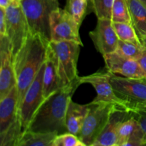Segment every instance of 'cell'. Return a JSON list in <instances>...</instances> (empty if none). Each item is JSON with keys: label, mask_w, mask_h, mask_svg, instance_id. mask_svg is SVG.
I'll use <instances>...</instances> for the list:
<instances>
[{"label": "cell", "mask_w": 146, "mask_h": 146, "mask_svg": "<svg viewBox=\"0 0 146 146\" xmlns=\"http://www.w3.org/2000/svg\"><path fill=\"white\" fill-rule=\"evenodd\" d=\"M80 85L78 76L74 81L46 98L25 131L38 133H56L58 135L68 133L66 126L67 109Z\"/></svg>", "instance_id": "cell-1"}, {"label": "cell", "mask_w": 146, "mask_h": 146, "mask_svg": "<svg viewBox=\"0 0 146 146\" xmlns=\"http://www.w3.org/2000/svg\"><path fill=\"white\" fill-rule=\"evenodd\" d=\"M49 42L37 34H31L13 57L16 86L19 107L24 94L45 62Z\"/></svg>", "instance_id": "cell-2"}, {"label": "cell", "mask_w": 146, "mask_h": 146, "mask_svg": "<svg viewBox=\"0 0 146 146\" xmlns=\"http://www.w3.org/2000/svg\"><path fill=\"white\" fill-rule=\"evenodd\" d=\"M81 46L83 45L76 41L49 42V47L55 58L61 87L68 85L78 76L77 64Z\"/></svg>", "instance_id": "cell-3"}, {"label": "cell", "mask_w": 146, "mask_h": 146, "mask_svg": "<svg viewBox=\"0 0 146 146\" xmlns=\"http://www.w3.org/2000/svg\"><path fill=\"white\" fill-rule=\"evenodd\" d=\"M21 4L30 34L41 36L50 42V16L59 8L58 0H21Z\"/></svg>", "instance_id": "cell-4"}, {"label": "cell", "mask_w": 146, "mask_h": 146, "mask_svg": "<svg viewBox=\"0 0 146 146\" xmlns=\"http://www.w3.org/2000/svg\"><path fill=\"white\" fill-rule=\"evenodd\" d=\"M89 104V111L86 117L78 138L86 145L91 146L105 128L111 114L115 110L121 108L105 103L91 101Z\"/></svg>", "instance_id": "cell-5"}, {"label": "cell", "mask_w": 146, "mask_h": 146, "mask_svg": "<svg viewBox=\"0 0 146 146\" xmlns=\"http://www.w3.org/2000/svg\"><path fill=\"white\" fill-rule=\"evenodd\" d=\"M110 81L127 111L132 112L146 106V82L143 79L125 78L110 73Z\"/></svg>", "instance_id": "cell-6"}, {"label": "cell", "mask_w": 146, "mask_h": 146, "mask_svg": "<svg viewBox=\"0 0 146 146\" xmlns=\"http://www.w3.org/2000/svg\"><path fill=\"white\" fill-rule=\"evenodd\" d=\"M7 33L11 45L13 57L19 52L30 35V29L25 17L21 1L15 0L6 8Z\"/></svg>", "instance_id": "cell-7"}, {"label": "cell", "mask_w": 146, "mask_h": 146, "mask_svg": "<svg viewBox=\"0 0 146 146\" xmlns=\"http://www.w3.org/2000/svg\"><path fill=\"white\" fill-rule=\"evenodd\" d=\"M80 27L65 9L59 7L50 16L51 41H71L83 45L79 34Z\"/></svg>", "instance_id": "cell-8"}, {"label": "cell", "mask_w": 146, "mask_h": 146, "mask_svg": "<svg viewBox=\"0 0 146 146\" xmlns=\"http://www.w3.org/2000/svg\"><path fill=\"white\" fill-rule=\"evenodd\" d=\"M44 70V64L27 89L19 107V116L24 131L27 128L34 114L44 100L43 92Z\"/></svg>", "instance_id": "cell-9"}, {"label": "cell", "mask_w": 146, "mask_h": 146, "mask_svg": "<svg viewBox=\"0 0 146 146\" xmlns=\"http://www.w3.org/2000/svg\"><path fill=\"white\" fill-rule=\"evenodd\" d=\"M79 80L81 84H89L95 89L96 96L93 102L113 104L127 111L123 101L118 98L114 91L110 81L109 71L96 72L85 76H79Z\"/></svg>", "instance_id": "cell-10"}, {"label": "cell", "mask_w": 146, "mask_h": 146, "mask_svg": "<svg viewBox=\"0 0 146 146\" xmlns=\"http://www.w3.org/2000/svg\"><path fill=\"white\" fill-rule=\"evenodd\" d=\"M89 36L98 52L102 56L115 52L119 38L110 19H98L95 29Z\"/></svg>", "instance_id": "cell-11"}, {"label": "cell", "mask_w": 146, "mask_h": 146, "mask_svg": "<svg viewBox=\"0 0 146 146\" xmlns=\"http://www.w3.org/2000/svg\"><path fill=\"white\" fill-rule=\"evenodd\" d=\"M103 57L106 68L111 74L128 78H146V73L138 61L124 57L117 52L106 54Z\"/></svg>", "instance_id": "cell-12"}, {"label": "cell", "mask_w": 146, "mask_h": 146, "mask_svg": "<svg viewBox=\"0 0 146 146\" xmlns=\"http://www.w3.org/2000/svg\"><path fill=\"white\" fill-rule=\"evenodd\" d=\"M16 86L11 45L7 36L0 38V100Z\"/></svg>", "instance_id": "cell-13"}, {"label": "cell", "mask_w": 146, "mask_h": 146, "mask_svg": "<svg viewBox=\"0 0 146 146\" xmlns=\"http://www.w3.org/2000/svg\"><path fill=\"white\" fill-rule=\"evenodd\" d=\"M133 116L132 113L118 108L110 117L101 133L91 146H113L118 143V132L121 124Z\"/></svg>", "instance_id": "cell-14"}, {"label": "cell", "mask_w": 146, "mask_h": 146, "mask_svg": "<svg viewBox=\"0 0 146 146\" xmlns=\"http://www.w3.org/2000/svg\"><path fill=\"white\" fill-rule=\"evenodd\" d=\"M18 117V93L17 86H14L0 100V133L6 131Z\"/></svg>", "instance_id": "cell-15"}, {"label": "cell", "mask_w": 146, "mask_h": 146, "mask_svg": "<svg viewBox=\"0 0 146 146\" xmlns=\"http://www.w3.org/2000/svg\"><path fill=\"white\" fill-rule=\"evenodd\" d=\"M60 88L61 87L60 86L55 58L48 44L46 57L44 63L43 76V92L44 99Z\"/></svg>", "instance_id": "cell-16"}, {"label": "cell", "mask_w": 146, "mask_h": 146, "mask_svg": "<svg viewBox=\"0 0 146 146\" xmlns=\"http://www.w3.org/2000/svg\"><path fill=\"white\" fill-rule=\"evenodd\" d=\"M90 104H79L71 100L68 104L66 115V126L67 132L78 136L86 119Z\"/></svg>", "instance_id": "cell-17"}, {"label": "cell", "mask_w": 146, "mask_h": 146, "mask_svg": "<svg viewBox=\"0 0 146 146\" xmlns=\"http://www.w3.org/2000/svg\"><path fill=\"white\" fill-rule=\"evenodd\" d=\"M131 21L140 38H146V5L140 0H126Z\"/></svg>", "instance_id": "cell-18"}, {"label": "cell", "mask_w": 146, "mask_h": 146, "mask_svg": "<svg viewBox=\"0 0 146 146\" xmlns=\"http://www.w3.org/2000/svg\"><path fill=\"white\" fill-rule=\"evenodd\" d=\"M130 140L142 141L146 143V140L141 126L133 116L128 118L120 125L118 132L117 145H121Z\"/></svg>", "instance_id": "cell-19"}, {"label": "cell", "mask_w": 146, "mask_h": 146, "mask_svg": "<svg viewBox=\"0 0 146 146\" xmlns=\"http://www.w3.org/2000/svg\"><path fill=\"white\" fill-rule=\"evenodd\" d=\"M58 135L52 133H38L25 131L21 133L16 146H50Z\"/></svg>", "instance_id": "cell-20"}, {"label": "cell", "mask_w": 146, "mask_h": 146, "mask_svg": "<svg viewBox=\"0 0 146 146\" xmlns=\"http://www.w3.org/2000/svg\"><path fill=\"white\" fill-rule=\"evenodd\" d=\"M23 131L19 116L6 131L0 133V146H16Z\"/></svg>", "instance_id": "cell-21"}, {"label": "cell", "mask_w": 146, "mask_h": 146, "mask_svg": "<svg viewBox=\"0 0 146 146\" xmlns=\"http://www.w3.org/2000/svg\"><path fill=\"white\" fill-rule=\"evenodd\" d=\"M113 26L118 38L121 41L134 44H142L136 30L131 23L113 22Z\"/></svg>", "instance_id": "cell-22"}, {"label": "cell", "mask_w": 146, "mask_h": 146, "mask_svg": "<svg viewBox=\"0 0 146 146\" xmlns=\"http://www.w3.org/2000/svg\"><path fill=\"white\" fill-rule=\"evenodd\" d=\"M90 0H67L65 9L81 27L87 15Z\"/></svg>", "instance_id": "cell-23"}, {"label": "cell", "mask_w": 146, "mask_h": 146, "mask_svg": "<svg viewBox=\"0 0 146 146\" xmlns=\"http://www.w3.org/2000/svg\"><path fill=\"white\" fill-rule=\"evenodd\" d=\"M145 50V46L143 44H134L119 39L118 48L115 52L124 57L138 61Z\"/></svg>", "instance_id": "cell-24"}, {"label": "cell", "mask_w": 146, "mask_h": 146, "mask_svg": "<svg viewBox=\"0 0 146 146\" xmlns=\"http://www.w3.org/2000/svg\"><path fill=\"white\" fill-rule=\"evenodd\" d=\"M111 21L132 24L126 0H114L111 10Z\"/></svg>", "instance_id": "cell-25"}, {"label": "cell", "mask_w": 146, "mask_h": 146, "mask_svg": "<svg viewBox=\"0 0 146 146\" xmlns=\"http://www.w3.org/2000/svg\"><path fill=\"white\" fill-rule=\"evenodd\" d=\"M114 0H90L91 10L97 19H111V10Z\"/></svg>", "instance_id": "cell-26"}, {"label": "cell", "mask_w": 146, "mask_h": 146, "mask_svg": "<svg viewBox=\"0 0 146 146\" xmlns=\"http://www.w3.org/2000/svg\"><path fill=\"white\" fill-rule=\"evenodd\" d=\"M79 141L76 135L70 133H65L56 135L51 146H75Z\"/></svg>", "instance_id": "cell-27"}, {"label": "cell", "mask_w": 146, "mask_h": 146, "mask_svg": "<svg viewBox=\"0 0 146 146\" xmlns=\"http://www.w3.org/2000/svg\"><path fill=\"white\" fill-rule=\"evenodd\" d=\"M131 113L133 116L138 121L146 140V106L136 108Z\"/></svg>", "instance_id": "cell-28"}, {"label": "cell", "mask_w": 146, "mask_h": 146, "mask_svg": "<svg viewBox=\"0 0 146 146\" xmlns=\"http://www.w3.org/2000/svg\"><path fill=\"white\" fill-rule=\"evenodd\" d=\"M6 33H7L6 9L0 7V38L6 36Z\"/></svg>", "instance_id": "cell-29"}, {"label": "cell", "mask_w": 146, "mask_h": 146, "mask_svg": "<svg viewBox=\"0 0 146 146\" xmlns=\"http://www.w3.org/2000/svg\"><path fill=\"white\" fill-rule=\"evenodd\" d=\"M118 146H146V143L142 141H137V140H130L126 142L121 143Z\"/></svg>", "instance_id": "cell-30"}, {"label": "cell", "mask_w": 146, "mask_h": 146, "mask_svg": "<svg viewBox=\"0 0 146 146\" xmlns=\"http://www.w3.org/2000/svg\"><path fill=\"white\" fill-rule=\"evenodd\" d=\"M138 62L141 64V67H142L143 69L144 70V71L146 73V50L144 51L142 56L138 59Z\"/></svg>", "instance_id": "cell-31"}, {"label": "cell", "mask_w": 146, "mask_h": 146, "mask_svg": "<svg viewBox=\"0 0 146 146\" xmlns=\"http://www.w3.org/2000/svg\"><path fill=\"white\" fill-rule=\"evenodd\" d=\"M11 0H0V7L6 9L11 4Z\"/></svg>", "instance_id": "cell-32"}, {"label": "cell", "mask_w": 146, "mask_h": 146, "mask_svg": "<svg viewBox=\"0 0 146 146\" xmlns=\"http://www.w3.org/2000/svg\"><path fill=\"white\" fill-rule=\"evenodd\" d=\"M75 146H88V145H86V144L84 143L81 142V141H78V143H77L76 145Z\"/></svg>", "instance_id": "cell-33"}, {"label": "cell", "mask_w": 146, "mask_h": 146, "mask_svg": "<svg viewBox=\"0 0 146 146\" xmlns=\"http://www.w3.org/2000/svg\"><path fill=\"white\" fill-rule=\"evenodd\" d=\"M141 42H142V44H143L146 49V38H141Z\"/></svg>", "instance_id": "cell-34"}, {"label": "cell", "mask_w": 146, "mask_h": 146, "mask_svg": "<svg viewBox=\"0 0 146 146\" xmlns=\"http://www.w3.org/2000/svg\"><path fill=\"white\" fill-rule=\"evenodd\" d=\"M140 1H142V2L143 3V4H145V5H146V0H140Z\"/></svg>", "instance_id": "cell-35"}, {"label": "cell", "mask_w": 146, "mask_h": 146, "mask_svg": "<svg viewBox=\"0 0 146 146\" xmlns=\"http://www.w3.org/2000/svg\"><path fill=\"white\" fill-rule=\"evenodd\" d=\"M11 1H15V0H11ZM20 1H21V0H20Z\"/></svg>", "instance_id": "cell-36"}, {"label": "cell", "mask_w": 146, "mask_h": 146, "mask_svg": "<svg viewBox=\"0 0 146 146\" xmlns=\"http://www.w3.org/2000/svg\"><path fill=\"white\" fill-rule=\"evenodd\" d=\"M113 146H118V145H113Z\"/></svg>", "instance_id": "cell-37"}, {"label": "cell", "mask_w": 146, "mask_h": 146, "mask_svg": "<svg viewBox=\"0 0 146 146\" xmlns=\"http://www.w3.org/2000/svg\"><path fill=\"white\" fill-rule=\"evenodd\" d=\"M143 80H144V81H145V82H146V78H145V79H143Z\"/></svg>", "instance_id": "cell-38"}, {"label": "cell", "mask_w": 146, "mask_h": 146, "mask_svg": "<svg viewBox=\"0 0 146 146\" xmlns=\"http://www.w3.org/2000/svg\"><path fill=\"white\" fill-rule=\"evenodd\" d=\"M50 146H51V145H50Z\"/></svg>", "instance_id": "cell-39"}]
</instances>
